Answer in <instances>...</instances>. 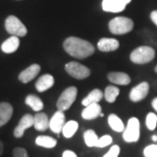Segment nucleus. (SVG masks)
<instances>
[{"instance_id":"nucleus-1","label":"nucleus","mask_w":157,"mask_h":157,"mask_svg":"<svg viewBox=\"0 0 157 157\" xmlns=\"http://www.w3.org/2000/svg\"><path fill=\"white\" fill-rule=\"evenodd\" d=\"M63 48L70 56L86 59L94 53V46L90 42L78 37H68L63 43Z\"/></svg>"},{"instance_id":"nucleus-2","label":"nucleus","mask_w":157,"mask_h":157,"mask_svg":"<svg viewBox=\"0 0 157 157\" xmlns=\"http://www.w3.org/2000/svg\"><path fill=\"white\" fill-rule=\"evenodd\" d=\"M155 57V51L151 46L141 45L135 48L130 54V60L137 64L143 65L151 62Z\"/></svg>"},{"instance_id":"nucleus-3","label":"nucleus","mask_w":157,"mask_h":157,"mask_svg":"<svg viewBox=\"0 0 157 157\" xmlns=\"http://www.w3.org/2000/svg\"><path fill=\"white\" fill-rule=\"evenodd\" d=\"M108 28L111 33L123 35L130 33L134 29V22L127 17H116L108 23Z\"/></svg>"},{"instance_id":"nucleus-4","label":"nucleus","mask_w":157,"mask_h":157,"mask_svg":"<svg viewBox=\"0 0 157 157\" xmlns=\"http://www.w3.org/2000/svg\"><path fill=\"white\" fill-rule=\"evenodd\" d=\"M78 94V90L76 86H69L64 90L57 101V108L60 111H67L75 101Z\"/></svg>"},{"instance_id":"nucleus-5","label":"nucleus","mask_w":157,"mask_h":157,"mask_svg":"<svg viewBox=\"0 0 157 157\" xmlns=\"http://www.w3.org/2000/svg\"><path fill=\"white\" fill-rule=\"evenodd\" d=\"M140 121L137 118H130L123 131V140L128 143L137 142L140 139Z\"/></svg>"},{"instance_id":"nucleus-6","label":"nucleus","mask_w":157,"mask_h":157,"mask_svg":"<svg viewBox=\"0 0 157 157\" xmlns=\"http://www.w3.org/2000/svg\"><path fill=\"white\" fill-rule=\"evenodd\" d=\"M5 27L8 33L11 36L17 37H25L27 34V29L16 16L11 15L6 17L5 22Z\"/></svg>"},{"instance_id":"nucleus-7","label":"nucleus","mask_w":157,"mask_h":157,"mask_svg":"<svg viewBox=\"0 0 157 157\" xmlns=\"http://www.w3.org/2000/svg\"><path fill=\"white\" fill-rule=\"evenodd\" d=\"M65 70L70 76L77 79H85L88 78L91 74L89 68L76 61L68 62L66 64Z\"/></svg>"},{"instance_id":"nucleus-8","label":"nucleus","mask_w":157,"mask_h":157,"mask_svg":"<svg viewBox=\"0 0 157 157\" xmlns=\"http://www.w3.org/2000/svg\"><path fill=\"white\" fill-rule=\"evenodd\" d=\"M148 92L149 84L147 81H143L131 89L129 93V99L133 102H139L146 98L148 94Z\"/></svg>"},{"instance_id":"nucleus-9","label":"nucleus","mask_w":157,"mask_h":157,"mask_svg":"<svg viewBox=\"0 0 157 157\" xmlns=\"http://www.w3.org/2000/svg\"><path fill=\"white\" fill-rule=\"evenodd\" d=\"M34 125V116L30 114V113H26L23 116L19 122L17 124V126L15 128L14 131H13V135L16 138H21L25 134V131L26 129L30 128L31 127H33Z\"/></svg>"},{"instance_id":"nucleus-10","label":"nucleus","mask_w":157,"mask_h":157,"mask_svg":"<svg viewBox=\"0 0 157 157\" xmlns=\"http://www.w3.org/2000/svg\"><path fill=\"white\" fill-rule=\"evenodd\" d=\"M66 124V116L63 111L58 110L52 117L51 118L49 128L55 134H59L62 132V129Z\"/></svg>"},{"instance_id":"nucleus-11","label":"nucleus","mask_w":157,"mask_h":157,"mask_svg":"<svg viewBox=\"0 0 157 157\" xmlns=\"http://www.w3.org/2000/svg\"><path fill=\"white\" fill-rule=\"evenodd\" d=\"M40 70H41V68H40V66L39 64H33L19 73L18 79L22 83L26 84L30 81H32L33 78H36V76L39 74Z\"/></svg>"},{"instance_id":"nucleus-12","label":"nucleus","mask_w":157,"mask_h":157,"mask_svg":"<svg viewBox=\"0 0 157 157\" xmlns=\"http://www.w3.org/2000/svg\"><path fill=\"white\" fill-rule=\"evenodd\" d=\"M127 4L123 0H103L102 1V9L107 12L118 13L124 11Z\"/></svg>"},{"instance_id":"nucleus-13","label":"nucleus","mask_w":157,"mask_h":157,"mask_svg":"<svg viewBox=\"0 0 157 157\" xmlns=\"http://www.w3.org/2000/svg\"><path fill=\"white\" fill-rule=\"evenodd\" d=\"M98 49L102 52L116 51L120 47V42L113 38H102L98 41Z\"/></svg>"},{"instance_id":"nucleus-14","label":"nucleus","mask_w":157,"mask_h":157,"mask_svg":"<svg viewBox=\"0 0 157 157\" xmlns=\"http://www.w3.org/2000/svg\"><path fill=\"white\" fill-rule=\"evenodd\" d=\"M101 113V107L99 103H93L85 107L81 113V117L86 121L94 120L99 117Z\"/></svg>"},{"instance_id":"nucleus-15","label":"nucleus","mask_w":157,"mask_h":157,"mask_svg":"<svg viewBox=\"0 0 157 157\" xmlns=\"http://www.w3.org/2000/svg\"><path fill=\"white\" fill-rule=\"evenodd\" d=\"M107 78L110 82L120 86H127L131 82L130 76L123 72H110L107 74Z\"/></svg>"},{"instance_id":"nucleus-16","label":"nucleus","mask_w":157,"mask_h":157,"mask_svg":"<svg viewBox=\"0 0 157 157\" xmlns=\"http://www.w3.org/2000/svg\"><path fill=\"white\" fill-rule=\"evenodd\" d=\"M54 82H55V80H54L53 76L47 73V74H44L41 77H39L35 84V86H36V89L38 90V92L43 93L46 90L50 89L51 87L54 85Z\"/></svg>"},{"instance_id":"nucleus-17","label":"nucleus","mask_w":157,"mask_h":157,"mask_svg":"<svg viewBox=\"0 0 157 157\" xmlns=\"http://www.w3.org/2000/svg\"><path fill=\"white\" fill-rule=\"evenodd\" d=\"M13 114V107L8 102L0 103V127L5 126Z\"/></svg>"},{"instance_id":"nucleus-18","label":"nucleus","mask_w":157,"mask_h":157,"mask_svg":"<svg viewBox=\"0 0 157 157\" xmlns=\"http://www.w3.org/2000/svg\"><path fill=\"white\" fill-rule=\"evenodd\" d=\"M50 121L45 113H38L34 115L33 127L36 130L39 132H44L47 128H49Z\"/></svg>"},{"instance_id":"nucleus-19","label":"nucleus","mask_w":157,"mask_h":157,"mask_svg":"<svg viewBox=\"0 0 157 157\" xmlns=\"http://www.w3.org/2000/svg\"><path fill=\"white\" fill-rule=\"evenodd\" d=\"M20 41L17 36H11L10 38L5 40L1 45V50L5 53H13L19 47Z\"/></svg>"},{"instance_id":"nucleus-20","label":"nucleus","mask_w":157,"mask_h":157,"mask_svg":"<svg viewBox=\"0 0 157 157\" xmlns=\"http://www.w3.org/2000/svg\"><path fill=\"white\" fill-rule=\"evenodd\" d=\"M103 96H104V94L101 92V90L94 89L92 92H90L88 95L83 99L82 105L84 107H86L93 103H99L102 100Z\"/></svg>"},{"instance_id":"nucleus-21","label":"nucleus","mask_w":157,"mask_h":157,"mask_svg":"<svg viewBox=\"0 0 157 157\" xmlns=\"http://www.w3.org/2000/svg\"><path fill=\"white\" fill-rule=\"evenodd\" d=\"M25 104L31 107L35 112H39L44 108V103L42 100L34 94H29L25 98Z\"/></svg>"},{"instance_id":"nucleus-22","label":"nucleus","mask_w":157,"mask_h":157,"mask_svg":"<svg viewBox=\"0 0 157 157\" xmlns=\"http://www.w3.org/2000/svg\"><path fill=\"white\" fill-rule=\"evenodd\" d=\"M107 122H108L109 127L115 132H118V133L123 132L125 129V125H124L123 121H121V118L114 113L109 114V116L107 118Z\"/></svg>"},{"instance_id":"nucleus-23","label":"nucleus","mask_w":157,"mask_h":157,"mask_svg":"<svg viewBox=\"0 0 157 157\" xmlns=\"http://www.w3.org/2000/svg\"><path fill=\"white\" fill-rule=\"evenodd\" d=\"M36 145L45 148H53L57 145V140L48 135H39L35 140Z\"/></svg>"},{"instance_id":"nucleus-24","label":"nucleus","mask_w":157,"mask_h":157,"mask_svg":"<svg viewBox=\"0 0 157 157\" xmlns=\"http://www.w3.org/2000/svg\"><path fill=\"white\" fill-rule=\"evenodd\" d=\"M78 128V123L76 121H69L66 122L62 129V134L66 138H72Z\"/></svg>"},{"instance_id":"nucleus-25","label":"nucleus","mask_w":157,"mask_h":157,"mask_svg":"<svg viewBox=\"0 0 157 157\" xmlns=\"http://www.w3.org/2000/svg\"><path fill=\"white\" fill-rule=\"evenodd\" d=\"M120 94V89L115 86H107L105 89L104 97L108 103L115 102L117 97Z\"/></svg>"},{"instance_id":"nucleus-26","label":"nucleus","mask_w":157,"mask_h":157,"mask_svg":"<svg viewBox=\"0 0 157 157\" xmlns=\"http://www.w3.org/2000/svg\"><path fill=\"white\" fill-rule=\"evenodd\" d=\"M83 137H84L85 143L86 146L89 147H96L99 140V137L93 129H87L86 131H85Z\"/></svg>"},{"instance_id":"nucleus-27","label":"nucleus","mask_w":157,"mask_h":157,"mask_svg":"<svg viewBox=\"0 0 157 157\" xmlns=\"http://www.w3.org/2000/svg\"><path fill=\"white\" fill-rule=\"evenodd\" d=\"M146 126L149 130H155L157 126V115L155 113H148L146 117Z\"/></svg>"},{"instance_id":"nucleus-28","label":"nucleus","mask_w":157,"mask_h":157,"mask_svg":"<svg viewBox=\"0 0 157 157\" xmlns=\"http://www.w3.org/2000/svg\"><path fill=\"white\" fill-rule=\"evenodd\" d=\"M144 157H157V144L147 146L143 150Z\"/></svg>"},{"instance_id":"nucleus-29","label":"nucleus","mask_w":157,"mask_h":157,"mask_svg":"<svg viewBox=\"0 0 157 157\" xmlns=\"http://www.w3.org/2000/svg\"><path fill=\"white\" fill-rule=\"evenodd\" d=\"M113 142V138L110 135H106L101 136V138H99L98 140V143L96 147H105L109 146L110 144H112Z\"/></svg>"},{"instance_id":"nucleus-30","label":"nucleus","mask_w":157,"mask_h":157,"mask_svg":"<svg viewBox=\"0 0 157 157\" xmlns=\"http://www.w3.org/2000/svg\"><path fill=\"white\" fill-rule=\"evenodd\" d=\"M121 153V147L118 145H113L110 147L106 155H104L103 157H118Z\"/></svg>"},{"instance_id":"nucleus-31","label":"nucleus","mask_w":157,"mask_h":157,"mask_svg":"<svg viewBox=\"0 0 157 157\" xmlns=\"http://www.w3.org/2000/svg\"><path fill=\"white\" fill-rule=\"evenodd\" d=\"M13 157H29L27 151L24 147H16L12 152Z\"/></svg>"},{"instance_id":"nucleus-32","label":"nucleus","mask_w":157,"mask_h":157,"mask_svg":"<svg viewBox=\"0 0 157 157\" xmlns=\"http://www.w3.org/2000/svg\"><path fill=\"white\" fill-rule=\"evenodd\" d=\"M62 157H78L77 155L72 150H66L63 152L62 154Z\"/></svg>"},{"instance_id":"nucleus-33","label":"nucleus","mask_w":157,"mask_h":157,"mask_svg":"<svg viewBox=\"0 0 157 157\" xmlns=\"http://www.w3.org/2000/svg\"><path fill=\"white\" fill-rule=\"evenodd\" d=\"M150 18H151V20L153 21V23L157 26V10L153 11L151 13H150Z\"/></svg>"},{"instance_id":"nucleus-34","label":"nucleus","mask_w":157,"mask_h":157,"mask_svg":"<svg viewBox=\"0 0 157 157\" xmlns=\"http://www.w3.org/2000/svg\"><path fill=\"white\" fill-rule=\"evenodd\" d=\"M152 107L157 112V97L152 101Z\"/></svg>"},{"instance_id":"nucleus-35","label":"nucleus","mask_w":157,"mask_h":157,"mask_svg":"<svg viewBox=\"0 0 157 157\" xmlns=\"http://www.w3.org/2000/svg\"><path fill=\"white\" fill-rule=\"evenodd\" d=\"M3 152H4V144H3V142L0 140V156L2 155Z\"/></svg>"},{"instance_id":"nucleus-36","label":"nucleus","mask_w":157,"mask_h":157,"mask_svg":"<svg viewBox=\"0 0 157 157\" xmlns=\"http://www.w3.org/2000/svg\"><path fill=\"white\" fill-rule=\"evenodd\" d=\"M152 140L154 142H157V135H154L152 136Z\"/></svg>"},{"instance_id":"nucleus-37","label":"nucleus","mask_w":157,"mask_h":157,"mask_svg":"<svg viewBox=\"0 0 157 157\" xmlns=\"http://www.w3.org/2000/svg\"><path fill=\"white\" fill-rule=\"evenodd\" d=\"M123 1L125 2V3H126V4H127V5H128L129 3H130V2H131L132 0H123Z\"/></svg>"},{"instance_id":"nucleus-38","label":"nucleus","mask_w":157,"mask_h":157,"mask_svg":"<svg viewBox=\"0 0 157 157\" xmlns=\"http://www.w3.org/2000/svg\"><path fill=\"white\" fill-rule=\"evenodd\" d=\"M155 73H157V65H156V67H155Z\"/></svg>"},{"instance_id":"nucleus-39","label":"nucleus","mask_w":157,"mask_h":157,"mask_svg":"<svg viewBox=\"0 0 157 157\" xmlns=\"http://www.w3.org/2000/svg\"><path fill=\"white\" fill-rule=\"evenodd\" d=\"M100 116H101V117H103V116H104V114H103V113H101V115H100Z\"/></svg>"}]
</instances>
